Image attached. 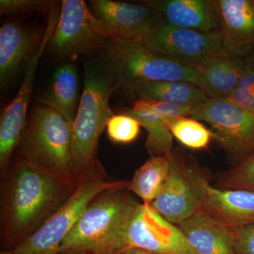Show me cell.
<instances>
[{
    "mask_svg": "<svg viewBox=\"0 0 254 254\" xmlns=\"http://www.w3.org/2000/svg\"><path fill=\"white\" fill-rule=\"evenodd\" d=\"M168 157V181L151 205L162 216L177 225L201 210L202 184L205 177L180 150L174 149Z\"/></svg>",
    "mask_w": 254,
    "mask_h": 254,
    "instance_id": "cell-10",
    "label": "cell"
},
{
    "mask_svg": "<svg viewBox=\"0 0 254 254\" xmlns=\"http://www.w3.org/2000/svg\"><path fill=\"white\" fill-rule=\"evenodd\" d=\"M110 38L106 28L86 1L63 0L46 53L55 59H75L103 49Z\"/></svg>",
    "mask_w": 254,
    "mask_h": 254,
    "instance_id": "cell-7",
    "label": "cell"
},
{
    "mask_svg": "<svg viewBox=\"0 0 254 254\" xmlns=\"http://www.w3.org/2000/svg\"><path fill=\"white\" fill-rule=\"evenodd\" d=\"M88 6L106 28L111 39L145 45L153 29L162 22L157 11L144 1L138 4L90 0Z\"/></svg>",
    "mask_w": 254,
    "mask_h": 254,
    "instance_id": "cell-13",
    "label": "cell"
},
{
    "mask_svg": "<svg viewBox=\"0 0 254 254\" xmlns=\"http://www.w3.org/2000/svg\"><path fill=\"white\" fill-rule=\"evenodd\" d=\"M190 118L208 123L213 140L237 163L254 154V115L228 98H210L195 108Z\"/></svg>",
    "mask_w": 254,
    "mask_h": 254,
    "instance_id": "cell-9",
    "label": "cell"
},
{
    "mask_svg": "<svg viewBox=\"0 0 254 254\" xmlns=\"http://www.w3.org/2000/svg\"><path fill=\"white\" fill-rule=\"evenodd\" d=\"M201 210L232 229L254 224V191L222 190L205 178L202 184Z\"/></svg>",
    "mask_w": 254,
    "mask_h": 254,
    "instance_id": "cell-15",
    "label": "cell"
},
{
    "mask_svg": "<svg viewBox=\"0 0 254 254\" xmlns=\"http://www.w3.org/2000/svg\"><path fill=\"white\" fill-rule=\"evenodd\" d=\"M103 50L118 69L121 88L145 81L194 83L195 67L173 61L148 46L110 38Z\"/></svg>",
    "mask_w": 254,
    "mask_h": 254,
    "instance_id": "cell-6",
    "label": "cell"
},
{
    "mask_svg": "<svg viewBox=\"0 0 254 254\" xmlns=\"http://www.w3.org/2000/svg\"><path fill=\"white\" fill-rule=\"evenodd\" d=\"M0 254H14L12 251H1Z\"/></svg>",
    "mask_w": 254,
    "mask_h": 254,
    "instance_id": "cell-34",
    "label": "cell"
},
{
    "mask_svg": "<svg viewBox=\"0 0 254 254\" xmlns=\"http://www.w3.org/2000/svg\"><path fill=\"white\" fill-rule=\"evenodd\" d=\"M128 188L112 189L96 195L60 247L96 254H121L128 249L126 232L138 205Z\"/></svg>",
    "mask_w": 254,
    "mask_h": 254,
    "instance_id": "cell-3",
    "label": "cell"
},
{
    "mask_svg": "<svg viewBox=\"0 0 254 254\" xmlns=\"http://www.w3.org/2000/svg\"><path fill=\"white\" fill-rule=\"evenodd\" d=\"M233 234L237 254H254V224L233 229Z\"/></svg>",
    "mask_w": 254,
    "mask_h": 254,
    "instance_id": "cell-29",
    "label": "cell"
},
{
    "mask_svg": "<svg viewBox=\"0 0 254 254\" xmlns=\"http://www.w3.org/2000/svg\"><path fill=\"white\" fill-rule=\"evenodd\" d=\"M227 98L254 115V66L248 60L243 76L236 88Z\"/></svg>",
    "mask_w": 254,
    "mask_h": 254,
    "instance_id": "cell-27",
    "label": "cell"
},
{
    "mask_svg": "<svg viewBox=\"0 0 254 254\" xmlns=\"http://www.w3.org/2000/svg\"><path fill=\"white\" fill-rule=\"evenodd\" d=\"M145 103L151 111L160 117H173V118L191 117L194 109L190 107L159 103V102L145 101Z\"/></svg>",
    "mask_w": 254,
    "mask_h": 254,
    "instance_id": "cell-30",
    "label": "cell"
},
{
    "mask_svg": "<svg viewBox=\"0 0 254 254\" xmlns=\"http://www.w3.org/2000/svg\"><path fill=\"white\" fill-rule=\"evenodd\" d=\"M45 29L16 19L4 21L0 28V86L8 88L23 73L41 44Z\"/></svg>",
    "mask_w": 254,
    "mask_h": 254,
    "instance_id": "cell-14",
    "label": "cell"
},
{
    "mask_svg": "<svg viewBox=\"0 0 254 254\" xmlns=\"http://www.w3.org/2000/svg\"><path fill=\"white\" fill-rule=\"evenodd\" d=\"M126 237L128 248L153 254H198L180 228L151 204L138 203L127 225Z\"/></svg>",
    "mask_w": 254,
    "mask_h": 254,
    "instance_id": "cell-12",
    "label": "cell"
},
{
    "mask_svg": "<svg viewBox=\"0 0 254 254\" xmlns=\"http://www.w3.org/2000/svg\"><path fill=\"white\" fill-rule=\"evenodd\" d=\"M15 151L35 168L77 185L72 127L53 108L40 103L33 108Z\"/></svg>",
    "mask_w": 254,
    "mask_h": 254,
    "instance_id": "cell-4",
    "label": "cell"
},
{
    "mask_svg": "<svg viewBox=\"0 0 254 254\" xmlns=\"http://www.w3.org/2000/svg\"><path fill=\"white\" fill-rule=\"evenodd\" d=\"M170 171L169 157H153L135 172L128 190L145 204H151L163 190Z\"/></svg>",
    "mask_w": 254,
    "mask_h": 254,
    "instance_id": "cell-23",
    "label": "cell"
},
{
    "mask_svg": "<svg viewBox=\"0 0 254 254\" xmlns=\"http://www.w3.org/2000/svg\"><path fill=\"white\" fill-rule=\"evenodd\" d=\"M222 45L247 59L254 53V0H218Z\"/></svg>",
    "mask_w": 254,
    "mask_h": 254,
    "instance_id": "cell-16",
    "label": "cell"
},
{
    "mask_svg": "<svg viewBox=\"0 0 254 254\" xmlns=\"http://www.w3.org/2000/svg\"><path fill=\"white\" fill-rule=\"evenodd\" d=\"M145 46L169 59L191 66L210 57L227 53L220 31L207 33L175 27L163 21L152 31Z\"/></svg>",
    "mask_w": 254,
    "mask_h": 254,
    "instance_id": "cell-11",
    "label": "cell"
},
{
    "mask_svg": "<svg viewBox=\"0 0 254 254\" xmlns=\"http://www.w3.org/2000/svg\"><path fill=\"white\" fill-rule=\"evenodd\" d=\"M58 254H96L91 252H86V251H77V250H66L62 251Z\"/></svg>",
    "mask_w": 254,
    "mask_h": 254,
    "instance_id": "cell-32",
    "label": "cell"
},
{
    "mask_svg": "<svg viewBox=\"0 0 254 254\" xmlns=\"http://www.w3.org/2000/svg\"><path fill=\"white\" fill-rule=\"evenodd\" d=\"M125 89L138 100L193 108L211 98L194 83L183 81L140 82L133 83Z\"/></svg>",
    "mask_w": 254,
    "mask_h": 254,
    "instance_id": "cell-20",
    "label": "cell"
},
{
    "mask_svg": "<svg viewBox=\"0 0 254 254\" xmlns=\"http://www.w3.org/2000/svg\"><path fill=\"white\" fill-rule=\"evenodd\" d=\"M54 1L46 0H1V16H26L33 14L49 13Z\"/></svg>",
    "mask_w": 254,
    "mask_h": 254,
    "instance_id": "cell-28",
    "label": "cell"
},
{
    "mask_svg": "<svg viewBox=\"0 0 254 254\" xmlns=\"http://www.w3.org/2000/svg\"><path fill=\"white\" fill-rule=\"evenodd\" d=\"M84 64L83 90L72 127L73 153L78 182L89 173L96 158L100 135L114 114L110 99L121 88L116 66L103 49Z\"/></svg>",
    "mask_w": 254,
    "mask_h": 254,
    "instance_id": "cell-2",
    "label": "cell"
},
{
    "mask_svg": "<svg viewBox=\"0 0 254 254\" xmlns=\"http://www.w3.org/2000/svg\"><path fill=\"white\" fill-rule=\"evenodd\" d=\"M128 182L110 179L104 167L97 160L89 173L78 182L76 190L66 203L12 252L14 254H58L64 240L92 200L104 190L128 188Z\"/></svg>",
    "mask_w": 254,
    "mask_h": 254,
    "instance_id": "cell-5",
    "label": "cell"
},
{
    "mask_svg": "<svg viewBox=\"0 0 254 254\" xmlns=\"http://www.w3.org/2000/svg\"><path fill=\"white\" fill-rule=\"evenodd\" d=\"M40 104L58 112L73 127L78 105V74L74 64H64L55 70L49 87L38 98Z\"/></svg>",
    "mask_w": 254,
    "mask_h": 254,
    "instance_id": "cell-21",
    "label": "cell"
},
{
    "mask_svg": "<svg viewBox=\"0 0 254 254\" xmlns=\"http://www.w3.org/2000/svg\"><path fill=\"white\" fill-rule=\"evenodd\" d=\"M160 118L168 125L174 138L189 149H205L213 140L214 133L212 130L208 129L200 121L193 118Z\"/></svg>",
    "mask_w": 254,
    "mask_h": 254,
    "instance_id": "cell-24",
    "label": "cell"
},
{
    "mask_svg": "<svg viewBox=\"0 0 254 254\" xmlns=\"http://www.w3.org/2000/svg\"><path fill=\"white\" fill-rule=\"evenodd\" d=\"M60 11V9L57 7L54 2L48 13V23L41 44L25 67L19 89L14 99L4 108L1 114L0 122L1 175L7 170L27 123L28 106L34 86L37 68L41 57L46 52L48 43L56 27L59 20Z\"/></svg>",
    "mask_w": 254,
    "mask_h": 254,
    "instance_id": "cell-8",
    "label": "cell"
},
{
    "mask_svg": "<svg viewBox=\"0 0 254 254\" xmlns=\"http://www.w3.org/2000/svg\"><path fill=\"white\" fill-rule=\"evenodd\" d=\"M198 254H237L233 229L200 210L177 225Z\"/></svg>",
    "mask_w": 254,
    "mask_h": 254,
    "instance_id": "cell-19",
    "label": "cell"
},
{
    "mask_svg": "<svg viewBox=\"0 0 254 254\" xmlns=\"http://www.w3.org/2000/svg\"><path fill=\"white\" fill-rule=\"evenodd\" d=\"M136 120L148 133L145 147L150 158L168 157L173 153V136L168 125L148 108L144 100H138L133 108L124 112Z\"/></svg>",
    "mask_w": 254,
    "mask_h": 254,
    "instance_id": "cell-22",
    "label": "cell"
},
{
    "mask_svg": "<svg viewBox=\"0 0 254 254\" xmlns=\"http://www.w3.org/2000/svg\"><path fill=\"white\" fill-rule=\"evenodd\" d=\"M141 125L134 118L126 115H114L107 125L108 137L114 143L127 144L136 139Z\"/></svg>",
    "mask_w": 254,
    "mask_h": 254,
    "instance_id": "cell-26",
    "label": "cell"
},
{
    "mask_svg": "<svg viewBox=\"0 0 254 254\" xmlns=\"http://www.w3.org/2000/svg\"><path fill=\"white\" fill-rule=\"evenodd\" d=\"M121 254H153L150 252H147V251L142 250V249L135 248V247H131V248L127 249L125 252H123Z\"/></svg>",
    "mask_w": 254,
    "mask_h": 254,
    "instance_id": "cell-31",
    "label": "cell"
},
{
    "mask_svg": "<svg viewBox=\"0 0 254 254\" xmlns=\"http://www.w3.org/2000/svg\"><path fill=\"white\" fill-rule=\"evenodd\" d=\"M247 60L225 54L215 55L197 64L195 84L211 98H227L243 76Z\"/></svg>",
    "mask_w": 254,
    "mask_h": 254,
    "instance_id": "cell-18",
    "label": "cell"
},
{
    "mask_svg": "<svg viewBox=\"0 0 254 254\" xmlns=\"http://www.w3.org/2000/svg\"><path fill=\"white\" fill-rule=\"evenodd\" d=\"M160 19L175 27L202 32L220 31L218 0H145Z\"/></svg>",
    "mask_w": 254,
    "mask_h": 254,
    "instance_id": "cell-17",
    "label": "cell"
},
{
    "mask_svg": "<svg viewBox=\"0 0 254 254\" xmlns=\"http://www.w3.org/2000/svg\"><path fill=\"white\" fill-rule=\"evenodd\" d=\"M1 251H12L69 198L77 185L63 181L16 156L1 175Z\"/></svg>",
    "mask_w": 254,
    "mask_h": 254,
    "instance_id": "cell-1",
    "label": "cell"
},
{
    "mask_svg": "<svg viewBox=\"0 0 254 254\" xmlns=\"http://www.w3.org/2000/svg\"><path fill=\"white\" fill-rule=\"evenodd\" d=\"M247 60H248V61L250 62L251 64H252L254 66V53L247 58Z\"/></svg>",
    "mask_w": 254,
    "mask_h": 254,
    "instance_id": "cell-33",
    "label": "cell"
},
{
    "mask_svg": "<svg viewBox=\"0 0 254 254\" xmlns=\"http://www.w3.org/2000/svg\"><path fill=\"white\" fill-rule=\"evenodd\" d=\"M218 188L245 190L254 191V154L237 163L234 168L220 174Z\"/></svg>",
    "mask_w": 254,
    "mask_h": 254,
    "instance_id": "cell-25",
    "label": "cell"
}]
</instances>
